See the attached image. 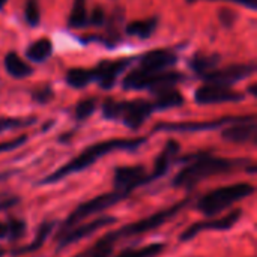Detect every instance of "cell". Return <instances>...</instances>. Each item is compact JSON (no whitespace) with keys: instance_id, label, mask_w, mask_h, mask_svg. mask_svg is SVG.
<instances>
[{"instance_id":"cell-8","label":"cell","mask_w":257,"mask_h":257,"mask_svg":"<svg viewBox=\"0 0 257 257\" xmlns=\"http://www.w3.org/2000/svg\"><path fill=\"white\" fill-rule=\"evenodd\" d=\"M254 114H245V116H224L212 120H187V122H161L154 126V131H163V133H202V131H212L223 126H227L230 123L247 120L253 117Z\"/></svg>"},{"instance_id":"cell-24","label":"cell","mask_w":257,"mask_h":257,"mask_svg":"<svg viewBox=\"0 0 257 257\" xmlns=\"http://www.w3.org/2000/svg\"><path fill=\"white\" fill-rule=\"evenodd\" d=\"M65 80L72 89H84L93 81L92 68H71L66 72Z\"/></svg>"},{"instance_id":"cell-20","label":"cell","mask_w":257,"mask_h":257,"mask_svg":"<svg viewBox=\"0 0 257 257\" xmlns=\"http://www.w3.org/2000/svg\"><path fill=\"white\" fill-rule=\"evenodd\" d=\"M220 62H221L220 54H215V53H209V54L208 53H196L190 59V63L188 65H190L191 71L202 78L208 72L217 69L218 65H220Z\"/></svg>"},{"instance_id":"cell-31","label":"cell","mask_w":257,"mask_h":257,"mask_svg":"<svg viewBox=\"0 0 257 257\" xmlns=\"http://www.w3.org/2000/svg\"><path fill=\"white\" fill-rule=\"evenodd\" d=\"M30 96L35 102L38 104H48L50 101H53L54 98V90L50 84H39L36 86L32 92H30Z\"/></svg>"},{"instance_id":"cell-11","label":"cell","mask_w":257,"mask_h":257,"mask_svg":"<svg viewBox=\"0 0 257 257\" xmlns=\"http://www.w3.org/2000/svg\"><path fill=\"white\" fill-rule=\"evenodd\" d=\"M178 62V54L169 48H157L146 51L139 59V66L136 68L142 74H155L161 71L172 69Z\"/></svg>"},{"instance_id":"cell-41","label":"cell","mask_w":257,"mask_h":257,"mask_svg":"<svg viewBox=\"0 0 257 257\" xmlns=\"http://www.w3.org/2000/svg\"><path fill=\"white\" fill-rule=\"evenodd\" d=\"M3 254H5V248H2V247H0V257L3 256Z\"/></svg>"},{"instance_id":"cell-1","label":"cell","mask_w":257,"mask_h":257,"mask_svg":"<svg viewBox=\"0 0 257 257\" xmlns=\"http://www.w3.org/2000/svg\"><path fill=\"white\" fill-rule=\"evenodd\" d=\"M148 142V137H133V139H110V140H104V142H98L89 148H86L81 154H78L75 158H72L71 161H68L65 166L59 167L56 172L50 173L45 179H42L41 184L47 185V184H54L59 182L71 175L80 173L86 169H89L90 166H93L99 158L111 154V152H117V151H136L140 146H143Z\"/></svg>"},{"instance_id":"cell-36","label":"cell","mask_w":257,"mask_h":257,"mask_svg":"<svg viewBox=\"0 0 257 257\" xmlns=\"http://www.w3.org/2000/svg\"><path fill=\"white\" fill-rule=\"evenodd\" d=\"M218 18H220V21H221V24L224 27H233L236 20H238V15L232 9H221L218 12Z\"/></svg>"},{"instance_id":"cell-7","label":"cell","mask_w":257,"mask_h":257,"mask_svg":"<svg viewBox=\"0 0 257 257\" xmlns=\"http://www.w3.org/2000/svg\"><path fill=\"white\" fill-rule=\"evenodd\" d=\"M128 196V193H123V191H111V193H105V194H101L95 199H90L81 205H78L71 214L69 217L63 221V224L60 226V230H59V236H62L65 232H68L69 229L75 227L78 223H81L83 220L101 212V211H105L108 209L110 206L122 202L125 197Z\"/></svg>"},{"instance_id":"cell-18","label":"cell","mask_w":257,"mask_h":257,"mask_svg":"<svg viewBox=\"0 0 257 257\" xmlns=\"http://www.w3.org/2000/svg\"><path fill=\"white\" fill-rule=\"evenodd\" d=\"M185 99L176 87H164L154 93V108L155 110H169L184 105Z\"/></svg>"},{"instance_id":"cell-26","label":"cell","mask_w":257,"mask_h":257,"mask_svg":"<svg viewBox=\"0 0 257 257\" xmlns=\"http://www.w3.org/2000/svg\"><path fill=\"white\" fill-rule=\"evenodd\" d=\"M123 24V12L122 9H116L110 20L105 21L104 26H107V45L114 47L120 41V27Z\"/></svg>"},{"instance_id":"cell-5","label":"cell","mask_w":257,"mask_h":257,"mask_svg":"<svg viewBox=\"0 0 257 257\" xmlns=\"http://www.w3.org/2000/svg\"><path fill=\"white\" fill-rule=\"evenodd\" d=\"M190 199L185 197L184 200L178 202L176 205L167 208V209H163V211H158L143 220H139V221H134L131 224H126L114 232H108L105 236H102L101 239L108 242V244H114L116 241L122 239V238H130V236H137V235H145L148 232H152L158 227H161L163 224H166L170 218H173L175 215H178L187 205H188Z\"/></svg>"},{"instance_id":"cell-14","label":"cell","mask_w":257,"mask_h":257,"mask_svg":"<svg viewBox=\"0 0 257 257\" xmlns=\"http://www.w3.org/2000/svg\"><path fill=\"white\" fill-rule=\"evenodd\" d=\"M242 212L241 209H233L230 211L227 215L217 218V220H208V221H197L193 223L188 229H185V232L181 235V241H191L193 238H196L200 232L203 230H229L232 229L241 218Z\"/></svg>"},{"instance_id":"cell-12","label":"cell","mask_w":257,"mask_h":257,"mask_svg":"<svg viewBox=\"0 0 257 257\" xmlns=\"http://www.w3.org/2000/svg\"><path fill=\"white\" fill-rule=\"evenodd\" d=\"M130 65H131V59H117V60L104 59L96 66L92 68L93 81H96L101 89L110 90L114 87L119 75L125 72V69Z\"/></svg>"},{"instance_id":"cell-4","label":"cell","mask_w":257,"mask_h":257,"mask_svg":"<svg viewBox=\"0 0 257 257\" xmlns=\"http://www.w3.org/2000/svg\"><path fill=\"white\" fill-rule=\"evenodd\" d=\"M253 193H254V187L251 184H247V182H239V184H233V185L220 187V188L212 190L211 193L205 194L200 199V202L197 205V209L203 215L214 217V215L220 214L221 211L230 208L232 205L247 199Z\"/></svg>"},{"instance_id":"cell-35","label":"cell","mask_w":257,"mask_h":257,"mask_svg":"<svg viewBox=\"0 0 257 257\" xmlns=\"http://www.w3.org/2000/svg\"><path fill=\"white\" fill-rule=\"evenodd\" d=\"M105 21H107V17H105L104 9L99 8V6H95L93 11H92L90 15H89V26L101 27V26L105 24Z\"/></svg>"},{"instance_id":"cell-30","label":"cell","mask_w":257,"mask_h":257,"mask_svg":"<svg viewBox=\"0 0 257 257\" xmlns=\"http://www.w3.org/2000/svg\"><path fill=\"white\" fill-rule=\"evenodd\" d=\"M24 20L30 27H36L41 21L39 0H26L24 3Z\"/></svg>"},{"instance_id":"cell-22","label":"cell","mask_w":257,"mask_h":257,"mask_svg":"<svg viewBox=\"0 0 257 257\" xmlns=\"http://www.w3.org/2000/svg\"><path fill=\"white\" fill-rule=\"evenodd\" d=\"M53 42L48 38H41L36 39L35 42H32L27 50H26V57L30 62L35 63H42L45 60H48L53 54Z\"/></svg>"},{"instance_id":"cell-38","label":"cell","mask_w":257,"mask_h":257,"mask_svg":"<svg viewBox=\"0 0 257 257\" xmlns=\"http://www.w3.org/2000/svg\"><path fill=\"white\" fill-rule=\"evenodd\" d=\"M9 236V227L8 223L0 221V239H6Z\"/></svg>"},{"instance_id":"cell-27","label":"cell","mask_w":257,"mask_h":257,"mask_svg":"<svg viewBox=\"0 0 257 257\" xmlns=\"http://www.w3.org/2000/svg\"><path fill=\"white\" fill-rule=\"evenodd\" d=\"M96 105H98V99L96 98H84L81 101H78L74 107V116L77 120H84L87 117H90L95 111H96Z\"/></svg>"},{"instance_id":"cell-25","label":"cell","mask_w":257,"mask_h":257,"mask_svg":"<svg viewBox=\"0 0 257 257\" xmlns=\"http://www.w3.org/2000/svg\"><path fill=\"white\" fill-rule=\"evenodd\" d=\"M86 2L87 0H74L68 18V26L71 29H84L86 26H89V12Z\"/></svg>"},{"instance_id":"cell-2","label":"cell","mask_w":257,"mask_h":257,"mask_svg":"<svg viewBox=\"0 0 257 257\" xmlns=\"http://www.w3.org/2000/svg\"><path fill=\"white\" fill-rule=\"evenodd\" d=\"M188 166H185L173 179L175 187H193L208 178L229 173L235 169H238L239 164H242V160H230V158H221L214 157L206 152L194 154L187 158Z\"/></svg>"},{"instance_id":"cell-9","label":"cell","mask_w":257,"mask_h":257,"mask_svg":"<svg viewBox=\"0 0 257 257\" xmlns=\"http://www.w3.org/2000/svg\"><path fill=\"white\" fill-rule=\"evenodd\" d=\"M256 72V63H236V65H229L226 68H217L211 72H208L202 80L205 83H212L218 86H226L232 87L238 81H242L248 77H251Z\"/></svg>"},{"instance_id":"cell-33","label":"cell","mask_w":257,"mask_h":257,"mask_svg":"<svg viewBox=\"0 0 257 257\" xmlns=\"http://www.w3.org/2000/svg\"><path fill=\"white\" fill-rule=\"evenodd\" d=\"M8 227H9V236L8 238L12 239V241L23 238L24 233H26V224L21 220H11L8 223Z\"/></svg>"},{"instance_id":"cell-13","label":"cell","mask_w":257,"mask_h":257,"mask_svg":"<svg viewBox=\"0 0 257 257\" xmlns=\"http://www.w3.org/2000/svg\"><path fill=\"white\" fill-rule=\"evenodd\" d=\"M116 223V218L111 217V215H101L89 223H84V224H77L75 227L69 229L68 232H65L62 236H59V248H65L74 242H78L90 235H93L95 232L110 226Z\"/></svg>"},{"instance_id":"cell-39","label":"cell","mask_w":257,"mask_h":257,"mask_svg":"<svg viewBox=\"0 0 257 257\" xmlns=\"http://www.w3.org/2000/svg\"><path fill=\"white\" fill-rule=\"evenodd\" d=\"M248 92H250L253 96H256V84H251V86H250V89H248Z\"/></svg>"},{"instance_id":"cell-3","label":"cell","mask_w":257,"mask_h":257,"mask_svg":"<svg viewBox=\"0 0 257 257\" xmlns=\"http://www.w3.org/2000/svg\"><path fill=\"white\" fill-rule=\"evenodd\" d=\"M102 116L108 120H120L130 130H139L155 111L152 101L133 99L117 101L114 98H105L101 105Z\"/></svg>"},{"instance_id":"cell-19","label":"cell","mask_w":257,"mask_h":257,"mask_svg":"<svg viewBox=\"0 0 257 257\" xmlns=\"http://www.w3.org/2000/svg\"><path fill=\"white\" fill-rule=\"evenodd\" d=\"M158 24H160V18L155 15L143 20H136L125 26V33L128 36H134L139 39H149L157 32Z\"/></svg>"},{"instance_id":"cell-40","label":"cell","mask_w":257,"mask_h":257,"mask_svg":"<svg viewBox=\"0 0 257 257\" xmlns=\"http://www.w3.org/2000/svg\"><path fill=\"white\" fill-rule=\"evenodd\" d=\"M6 2H8V0H0V9L6 5Z\"/></svg>"},{"instance_id":"cell-23","label":"cell","mask_w":257,"mask_h":257,"mask_svg":"<svg viewBox=\"0 0 257 257\" xmlns=\"http://www.w3.org/2000/svg\"><path fill=\"white\" fill-rule=\"evenodd\" d=\"M53 229H54V223H51V221H45V223H42V224L39 226L38 232H36V236H35L33 242H32V244H29V245H24V247H21V248L14 250L12 253H14L15 256H20V254L33 253V251L39 250V248L45 244V241H47L48 235L53 232Z\"/></svg>"},{"instance_id":"cell-16","label":"cell","mask_w":257,"mask_h":257,"mask_svg":"<svg viewBox=\"0 0 257 257\" xmlns=\"http://www.w3.org/2000/svg\"><path fill=\"white\" fill-rule=\"evenodd\" d=\"M257 136L256 116L247 119V120H239L235 123H230L223 128L221 137L223 140L229 143H236V145H244V143H254Z\"/></svg>"},{"instance_id":"cell-34","label":"cell","mask_w":257,"mask_h":257,"mask_svg":"<svg viewBox=\"0 0 257 257\" xmlns=\"http://www.w3.org/2000/svg\"><path fill=\"white\" fill-rule=\"evenodd\" d=\"M27 142V136L23 134V136H18L15 139H11V140H6V142H2L0 143V154H5V152H11L20 146H23L24 143Z\"/></svg>"},{"instance_id":"cell-28","label":"cell","mask_w":257,"mask_h":257,"mask_svg":"<svg viewBox=\"0 0 257 257\" xmlns=\"http://www.w3.org/2000/svg\"><path fill=\"white\" fill-rule=\"evenodd\" d=\"M36 117H0V134L12 130H21L33 125Z\"/></svg>"},{"instance_id":"cell-17","label":"cell","mask_w":257,"mask_h":257,"mask_svg":"<svg viewBox=\"0 0 257 257\" xmlns=\"http://www.w3.org/2000/svg\"><path fill=\"white\" fill-rule=\"evenodd\" d=\"M181 151V146L178 142L175 140H169L167 145L164 146V149L161 151V154L158 155L155 166H154V172L152 176H149V182L154 179H158L161 176H164L167 173V170L170 169L172 163L175 161V157L178 155V152Z\"/></svg>"},{"instance_id":"cell-21","label":"cell","mask_w":257,"mask_h":257,"mask_svg":"<svg viewBox=\"0 0 257 257\" xmlns=\"http://www.w3.org/2000/svg\"><path fill=\"white\" fill-rule=\"evenodd\" d=\"M3 63H5L6 72H8L11 77H14V78L21 80V78H26V77H29V75L33 74V68H32L29 63H26L15 51H9V53L5 56Z\"/></svg>"},{"instance_id":"cell-29","label":"cell","mask_w":257,"mask_h":257,"mask_svg":"<svg viewBox=\"0 0 257 257\" xmlns=\"http://www.w3.org/2000/svg\"><path fill=\"white\" fill-rule=\"evenodd\" d=\"M164 244H151L137 250H125L116 257H157L164 251Z\"/></svg>"},{"instance_id":"cell-37","label":"cell","mask_w":257,"mask_h":257,"mask_svg":"<svg viewBox=\"0 0 257 257\" xmlns=\"http://www.w3.org/2000/svg\"><path fill=\"white\" fill-rule=\"evenodd\" d=\"M188 2H196V0H188ZM209 2H232V3H238L241 6H245L251 11L257 9V0H209Z\"/></svg>"},{"instance_id":"cell-15","label":"cell","mask_w":257,"mask_h":257,"mask_svg":"<svg viewBox=\"0 0 257 257\" xmlns=\"http://www.w3.org/2000/svg\"><path fill=\"white\" fill-rule=\"evenodd\" d=\"M148 182L149 175L143 166H123L114 170V187L117 191L130 194L134 188Z\"/></svg>"},{"instance_id":"cell-10","label":"cell","mask_w":257,"mask_h":257,"mask_svg":"<svg viewBox=\"0 0 257 257\" xmlns=\"http://www.w3.org/2000/svg\"><path fill=\"white\" fill-rule=\"evenodd\" d=\"M245 99L242 92L235 90L233 87L218 86L212 83H205L194 92V101L200 105L212 104H226V102H241Z\"/></svg>"},{"instance_id":"cell-32","label":"cell","mask_w":257,"mask_h":257,"mask_svg":"<svg viewBox=\"0 0 257 257\" xmlns=\"http://www.w3.org/2000/svg\"><path fill=\"white\" fill-rule=\"evenodd\" d=\"M113 253V244L99 239L83 257H110Z\"/></svg>"},{"instance_id":"cell-6","label":"cell","mask_w":257,"mask_h":257,"mask_svg":"<svg viewBox=\"0 0 257 257\" xmlns=\"http://www.w3.org/2000/svg\"><path fill=\"white\" fill-rule=\"evenodd\" d=\"M184 78L185 77L182 72L173 69L155 74H142L137 69H133L123 78L122 86L125 90H149L155 93L157 90H161L164 87H176V84L181 83Z\"/></svg>"}]
</instances>
